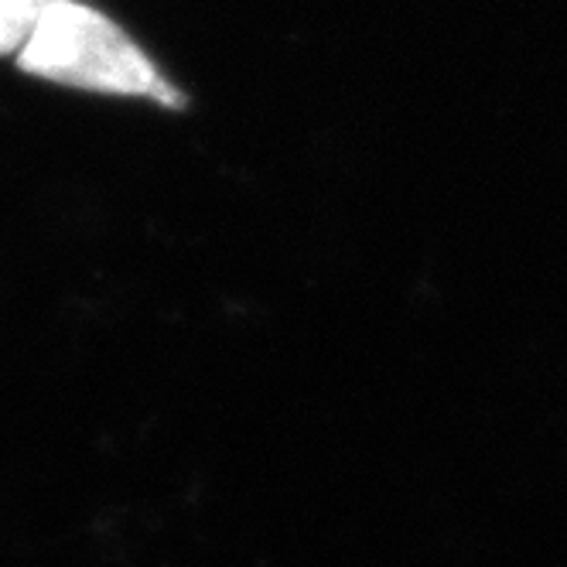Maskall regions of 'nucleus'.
Here are the masks:
<instances>
[{"label": "nucleus", "mask_w": 567, "mask_h": 567, "mask_svg": "<svg viewBox=\"0 0 567 567\" xmlns=\"http://www.w3.org/2000/svg\"><path fill=\"white\" fill-rule=\"evenodd\" d=\"M21 72L45 83L113 100L185 106L182 90L161 72L151 52L90 0H42V11L18 52Z\"/></svg>", "instance_id": "1"}, {"label": "nucleus", "mask_w": 567, "mask_h": 567, "mask_svg": "<svg viewBox=\"0 0 567 567\" xmlns=\"http://www.w3.org/2000/svg\"><path fill=\"white\" fill-rule=\"evenodd\" d=\"M38 11H42V0H0V55L18 59L38 21Z\"/></svg>", "instance_id": "2"}]
</instances>
